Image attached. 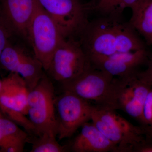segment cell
I'll return each mask as SVG.
<instances>
[{
    "instance_id": "cell-1",
    "label": "cell",
    "mask_w": 152,
    "mask_h": 152,
    "mask_svg": "<svg viewBox=\"0 0 152 152\" xmlns=\"http://www.w3.org/2000/svg\"><path fill=\"white\" fill-rule=\"evenodd\" d=\"M78 40L89 58L146 49L137 31L123 17H98L89 21Z\"/></svg>"
},
{
    "instance_id": "cell-2",
    "label": "cell",
    "mask_w": 152,
    "mask_h": 152,
    "mask_svg": "<svg viewBox=\"0 0 152 152\" xmlns=\"http://www.w3.org/2000/svg\"><path fill=\"white\" fill-rule=\"evenodd\" d=\"M120 82V78L92 66L77 78L62 85L64 91L75 94L95 108L116 110Z\"/></svg>"
},
{
    "instance_id": "cell-3",
    "label": "cell",
    "mask_w": 152,
    "mask_h": 152,
    "mask_svg": "<svg viewBox=\"0 0 152 152\" xmlns=\"http://www.w3.org/2000/svg\"><path fill=\"white\" fill-rule=\"evenodd\" d=\"M54 88L45 74L37 84L30 90L27 115L37 136L47 134L57 137V123Z\"/></svg>"
},
{
    "instance_id": "cell-4",
    "label": "cell",
    "mask_w": 152,
    "mask_h": 152,
    "mask_svg": "<svg viewBox=\"0 0 152 152\" xmlns=\"http://www.w3.org/2000/svg\"><path fill=\"white\" fill-rule=\"evenodd\" d=\"M115 111L94 108L91 121L106 137L116 145L118 152H133L146 139L143 129L133 124Z\"/></svg>"
},
{
    "instance_id": "cell-5",
    "label": "cell",
    "mask_w": 152,
    "mask_h": 152,
    "mask_svg": "<svg viewBox=\"0 0 152 152\" xmlns=\"http://www.w3.org/2000/svg\"><path fill=\"white\" fill-rule=\"evenodd\" d=\"M78 39H64L56 49L46 72L62 85L75 80L91 67Z\"/></svg>"
},
{
    "instance_id": "cell-6",
    "label": "cell",
    "mask_w": 152,
    "mask_h": 152,
    "mask_svg": "<svg viewBox=\"0 0 152 152\" xmlns=\"http://www.w3.org/2000/svg\"><path fill=\"white\" fill-rule=\"evenodd\" d=\"M29 91L25 80L20 75L10 72L2 80L0 110L4 116L23 128L29 134L35 135V128L26 117Z\"/></svg>"
},
{
    "instance_id": "cell-7",
    "label": "cell",
    "mask_w": 152,
    "mask_h": 152,
    "mask_svg": "<svg viewBox=\"0 0 152 152\" xmlns=\"http://www.w3.org/2000/svg\"><path fill=\"white\" fill-rule=\"evenodd\" d=\"M64 39L56 24L39 3L29 26L28 42L45 72L55 50Z\"/></svg>"
},
{
    "instance_id": "cell-8",
    "label": "cell",
    "mask_w": 152,
    "mask_h": 152,
    "mask_svg": "<svg viewBox=\"0 0 152 152\" xmlns=\"http://www.w3.org/2000/svg\"><path fill=\"white\" fill-rule=\"evenodd\" d=\"M56 24L64 38L78 39L87 24L88 14L82 0H38Z\"/></svg>"
},
{
    "instance_id": "cell-9",
    "label": "cell",
    "mask_w": 152,
    "mask_h": 152,
    "mask_svg": "<svg viewBox=\"0 0 152 152\" xmlns=\"http://www.w3.org/2000/svg\"><path fill=\"white\" fill-rule=\"evenodd\" d=\"M57 137L59 140L70 137L91 119L94 108L77 95L64 91L56 98Z\"/></svg>"
},
{
    "instance_id": "cell-10",
    "label": "cell",
    "mask_w": 152,
    "mask_h": 152,
    "mask_svg": "<svg viewBox=\"0 0 152 152\" xmlns=\"http://www.w3.org/2000/svg\"><path fill=\"white\" fill-rule=\"evenodd\" d=\"M13 42L10 41L3 51L0 58V66L10 72L20 75L30 91L36 86L45 74L42 65L34 55L31 54Z\"/></svg>"
},
{
    "instance_id": "cell-11",
    "label": "cell",
    "mask_w": 152,
    "mask_h": 152,
    "mask_svg": "<svg viewBox=\"0 0 152 152\" xmlns=\"http://www.w3.org/2000/svg\"><path fill=\"white\" fill-rule=\"evenodd\" d=\"M120 79L119 110L141 123L144 105L152 85L138 72Z\"/></svg>"
},
{
    "instance_id": "cell-12",
    "label": "cell",
    "mask_w": 152,
    "mask_h": 152,
    "mask_svg": "<svg viewBox=\"0 0 152 152\" xmlns=\"http://www.w3.org/2000/svg\"><path fill=\"white\" fill-rule=\"evenodd\" d=\"M38 4V0H0V16L13 38L28 41L29 26Z\"/></svg>"
},
{
    "instance_id": "cell-13",
    "label": "cell",
    "mask_w": 152,
    "mask_h": 152,
    "mask_svg": "<svg viewBox=\"0 0 152 152\" xmlns=\"http://www.w3.org/2000/svg\"><path fill=\"white\" fill-rule=\"evenodd\" d=\"M149 54L146 49L118 53L107 56L89 58L92 66L115 77L123 78L137 72L140 66L147 62Z\"/></svg>"
},
{
    "instance_id": "cell-14",
    "label": "cell",
    "mask_w": 152,
    "mask_h": 152,
    "mask_svg": "<svg viewBox=\"0 0 152 152\" xmlns=\"http://www.w3.org/2000/svg\"><path fill=\"white\" fill-rule=\"evenodd\" d=\"M81 128L71 145L72 151L118 152L116 145L106 137L92 122L86 123Z\"/></svg>"
},
{
    "instance_id": "cell-15",
    "label": "cell",
    "mask_w": 152,
    "mask_h": 152,
    "mask_svg": "<svg viewBox=\"0 0 152 152\" xmlns=\"http://www.w3.org/2000/svg\"><path fill=\"white\" fill-rule=\"evenodd\" d=\"M29 140V134L18 125L0 115V152H23L25 144Z\"/></svg>"
},
{
    "instance_id": "cell-16",
    "label": "cell",
    "mask_w": 152,
    "mask_h": 152,
    "mask_svg": "<svg viewBox=\"0 0 152 152\" xmlns=\"http://www.w3.org/2000/svg\"><path fill=\"white\" fill-rule=\"evenodd\" d=\"M144 0H90L85 3L87 12L98 17H123L125 9L134 10Z\"/></svg>"
},
{
    "instance_id": "cell-17",
    "label": "cell",
    "mask_w": 152,
    "mask_h": 152,
    "mask_svg": "<svg viewBox=\"0 0 152 152\" xmlns=\"http://www.w3.org/2000/svg\"><path fill=\"white\" fill-rule=\"evenodd\" d=\"M132 11L130 24L147 44L152 45V0H144Z\"/></svg>"
},
{
    "instance_id": "cell-18",
    "label": "cell",
    "mask_w": 152,
    "mask_h": 152,
    "mask_svg": "<svg viewBox=\"0 0 152 152\" xmlns=\"http://www.w3.org/2000/svg\"><path fill=\"white\" fill-rule=\"evenodd\" d=\"M35 137L32 142L31 152H66V147L59 143L56 137L47 134Z\"/></svg>"
},
{
    "instance_id": "cell-19",
    "label": "cell",
    "mask_w": 152,
    "mask_h": 152,
    "mask_svg": "<svg viewBox=\"0 0 152 152\" xmlns=\"http://www.w3.org/2000/svg\"><path fill=\"white\" fill-rule=\"evenodd\" d=\"M140 123L142 126L152 128V88L145 102Z\"/></svg>"
},
{
    "instance_id": "cell-20",
    "label": "cell",
    "mask_w": 152,
    "mask_h": 152,
    "mask_svg": "<svg viewBox=\"0 0 152 152\" xmlns=\"http://www.w3.org/2000/svg\"><path fill=\"white\" fill-rule=\"evenodd\" d=\"M13 39V37L11 31L0 16V58L6 47Z\"/></svg>"
},
{
    "instance_id": "cell-21",
    "label": "cell",
    "mask_w": 152,
    "mask_h": 152,
    "mask_svg": "<svg viewBox=\"0 0 152 152\" xmlns=\"http://www.w3.org/2000/svg\"><path fill=\"white\" fill-rule=\"evenodd\" d=\"M147 63L148 66L146 69L143 72H139V74L152 86V54L149 55Z\"/></svg>"
},
{
    "instance_id": "cell-22",
    "label": "cell",
    "mask_w": 152,
    "mask_h": 152,
    "mask_svg": "<svg viewBox=\"0 0 152 152\" xmlns=\"http://www.w3.org/2000/svg\"><path fill=\"white\" fill-rule=\"evenodd\" d=\"M148 138V140L145 139L143 141L137 145L133 149V152H152V142L149 141V138Z\"/></svg>"
},
{
    "instance_id": "cell-23",
    "label": "cell",
    "mask_w": 152,
    "mask_h": 152,
    "mask_svg": "<svg viewBox=\"0 0 152 152\" xmlns=\"http://www.w3.org/2000/svg\"><path fill=\"white\" fill-rule=\"evenodd\" d=\"M145 135L152 140V128L142 126Z\"/></svg>"
},
{
    "instance_id": "cell-24",
    "label": "cell",
    "mask_w": 152,
    "mask_h": 152,
    "mask_svg": "<svg viewBox=\"0 0 152 152\" xmlns=\"http://www.w3.org/2000/svg\"><path fill=\"white\" fill-rule=\"evenodd\" d=\"M2 86V80H1L0 79V92H1V90Z\"/></svg>"
},
{
    "instance_id": "cell-25",
    "label": "cell",
    "mask_w": 152,
    "mask_h": 152,
    "mask_svg": "<svg viewBox=\"0 0 152 152\" xmlns=\"http://www.w3.org/2000/svg\"><path fill=\"white\" fill-rule=\"evenodd\" d=\"M2 114L1 112V110H0V115Z\"/></svg>"
}]
</instances>
